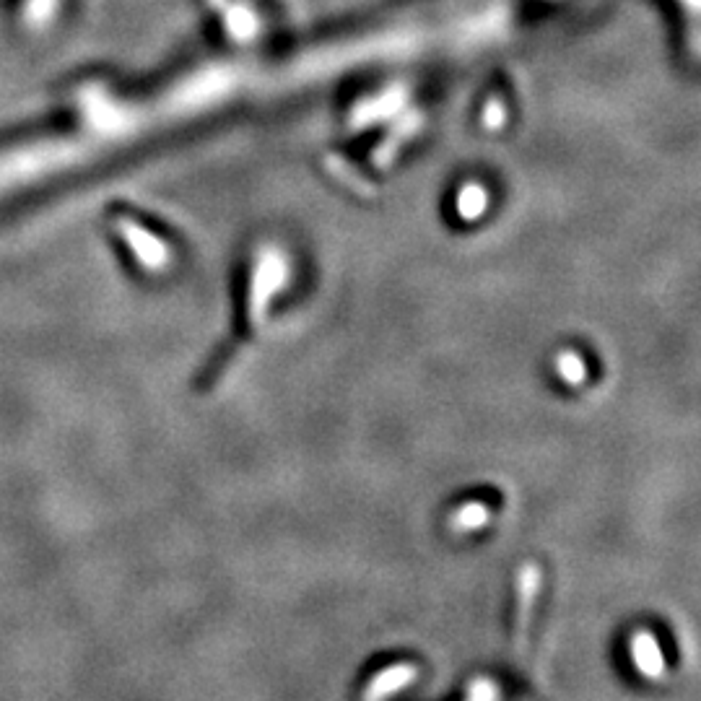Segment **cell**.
<instances>
[{
    "label": "cell",
    "mask_w": 701,
    "mask_h": 701,
    "mask_svg": "<svg viewBox=\"0 0 701 701\" xmlns=\"http://www.w3.org/2000/svg\"><path fill=\"white\" fill-rule=\"evenodd\" d=\"M468 701H494V696H491L489 691H483V686L478 683L476 689H473V694L468 696Z\"/></svg>",
    "instance_id": "8992f818"
},
{
    "label": "cell",
    "mask_w": 701,
    "mask_h": 701,
    "mask_svg": "<svg viewBox=\"0 0 701 701\" xmlns=\"http://www.w3.org/2000/svg\"><path fill=\"white\" fill-rule=\"evenodd\" d=\"M541 595V569L535 564H525L515 574V598H512V624H509V668L517 676L525 673V657H528L530 626L535 618V605Z\"/></svg>",
    "instance_id": "6da1fadb"
},
{
    "label": "cell",
    "mask_w": 701,
    "mask_h": 701,
    "mask_svg": "<svg viewBox=\"0 0 701 701\" xmlns=\"http://www.w3.org/2000/svg\"><path fill=\"white\" fill-rule=\"evenodd\" d=\"M413 665L398 663V665H387L380 673H374L372 681L364 683L361 689V701H382L387 696H393L395 691H400L403 686L413 681Z\"/></svg>",
    "instance_id": "7a4b0ae2"
},
{
    "label": "cell",
    "mask_w": 701,
    "mask_h": 701,
    "mask_svg": "<svg viewBox=\"0 0 701 701\" xmlns=\"http://www.w3.org/2000/svg\"><path fill=\"white\" fill-rule=\"evenodd\" d=\"M486 520H489V509L483 507V504H465V507L457 509L450 522L457 530H476Z\"/></svg>",
    "instance_id": "277c9868"
},
{
    "label": "cell",
    "mask_w": 701,
    "mask_h": 701,
    "mask_svg": "<svg viewBox=\"0 0 701 701\" xmlns=\"http://www.w3.org/2000/svg\"><path fill=\"white\" fill-rule=\"evenodd\" d=\"M631 660H634L637 670H642L647 678H660V673L665 668L663 652H660L657 642L647 631H637L634 639H631Z\"/></svg>",
    "instance_id": "3957f363"
},
{
    "label": "cell",
    "mask_w": 701,
    "mask_h": 701,
    "mask_svg": "<svg viewBox=\"0 0 701 701\" xmlns=\"http://www.w3.org/2000/svg\"><path fill=\"white\" fill-rule=\"evenodd\" d=\"M564 364H566V367H559V374H561V377H564L566 382H574V380H577V377H574V372L582 374V367H579L582 361L574 359V356H566Z\"/></svg>",
    "instance_id": "5b68a950"
}]
</instances>
